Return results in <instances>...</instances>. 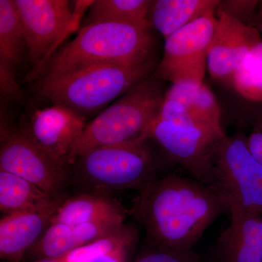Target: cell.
<instances>
[{"label":"cell","instance_id":"20","mask_svg":"<svg viewBox=\"0 0 262 262\" xmlns=\"http://www.w3.org/2000/svg\"><path fill=\"white\" fill-rule=\"evenodd\" d=\"M152 1L148 0H97L90 6L84 26L100 22L130 24L149 29V13Z\"/></svg>","mask_w":262,"mask_h":262},{"label":"cell","instance_id":"19","mask_svg":"<svg viewBox=\"0 0 262 262\" xmlns=\"http://www.w3.org/2000/svg\"><path fill=\"white\" fill-rule=\"evenodd\" d=\"M164 99L177 101L196 121L223 131L220 106L214 95L204 84H172Z\"/></svg>","mask_w":262,"mask_h":262},{"label":"cell","instance_id":"26","mask_svg":"<svg viewBox=\"0 0 262 262\" xmlns=\"http://www.w3.org/2000/svg\"><path fill=\"white\" fill-rule=\"evenodd\" d=\"M246 145L253 158L262 165V117L246 139Z\"/></svg>","mask_w":262,"mask_h":262},{"label":"cell","instance_id":"5","mask_svg":"<svg viewBox=\"0 0 262 262\" xmlns=\"http://www.w3.org/2000/svg\"><path fill=\"white\" fill-rule=\"evenodd\" d=\"M225 137L224 131L196 121L177 101L165 99L149 130V139H155L194 179L207 186L211 179L212 153Z\"/></svg>","mask_w":262,"mask_h":262},{"label":"cell","instance_id":"18","mask_svg":"<svg viewBox=\"0 0 262 262\" xmlns=\"http://www.w3.org/2000/svg\"><path fill=\"white\" fill-rule=\"evenodd\" d=\"M221 2L215 0H158L151 8V23L166 39L172 34L205 16L214 14Z\"/></svg>","mask_w":262,"mask_h":262},{"label":"cell","instance_id":"30","mask_svg":"<svg viewBox=\"0 0 262 262\" xmlns=\"http://www.w3.org/2000/svg\"><path fill=\"white\" fill-rule=\"evenodd\" d=\"M30 262H59L57 258H55V259H52V258H45V259H38L34 260V261H30Z\"/></svg>","mask_w":262,"mask_h":262},{"label":"cell","instance_id":"25","mask_svg":"<svg viewBox=\"0 0 262 262\" xmlns=\"http://www.w3.org/2000/svg\"><path fill=\"white\" fill-rule=\"evenodd\" d=\"M256 4V1H226L220 3L221 8L219 10L242 22V17L244 18L249 15L254 10Z\"/></svg>","mask_w":262,"mask_h":262},{"label":"cell","instance_id":"11","mask_svg":"<svg viewBox=\"0 0 262 262\" xmlns=\"http://www.w3.org/2000/svg\"><path fill=\"white\" fill-rule=\"evenodd\" d=\"M261 41L257 29L219 10L218 24L208 48L207 70L213 78L232 81L245 56Z\"/></svg>","mask_w":262,"mask_h":262},{"label":"cell","instance_id":"3","mask_svg":"<svg viewBox=\"0 0 262 262\" xmlns=\"http://www.w3.org/2000/svg\"><path fill=\"white\" fill-rule=\"evenodd\" d=\"M164 98L160 86L151 79L136 84L86 125L71 151L68 165L95 148L147 141Z\"/></svg>","mask_w":262,"mask_h":262},{"label":"cell","instance_id":"6","mask_svg":"<svg viewBox=\"0 0 262 262\" xmlns=\"http://www.w3.org/2000/svg\"><path fill=\"white\" fill-rule=\"evenodd\" d=\"M208 187L225 201L229 214L262 215V165L250 153L244 138L226 136L215 146Z\"/></svg>","mask_w":262,"mask_h":262},{"label":"cell","instance_id":"13","mask_svg":"<svg viewBox=\"0 0 262 262\" xmlns=\"http://www.w3.org/2000/svg\"><path fill=\"white\" fill-rule=\"evenodd\" d=\"M123 225L122 221L74 226L50 224L27 254L35 260L59 258L77 248L113 233Z\"/></svg>","mask_w":262,"mask_h":262},{"label":"cell","instance_id":"2","mask_svg":"<svg viewBox=\"0 0 262 262\" xmlns=\"http://www.w3.org/2000/svg\"><path fill=\"white\" fill-rule=\"evenodd\" d=\"M149 61L135 66L96 64L61 74H47L39 92L79 115L94 113L121 97L146 78L151 71Z\"/></svg>","mask_w":262,"mask_h":262},{"label":"cell","instance_id":"1","mask_svg":"<svg viewBox=\"0 0 262 262\" xmlns=\"http://www.w3.org/2000/svg\"><path fill=\"white\" fill-rule=\"evenodd\" d=\"M134 213L145 227L147 242L192 250L208 227L229 209L203 183L168 175L157 177L141 189Z\"/></svg>","mask_w":262,"mask_h":262},{"label":"cell","instance_id":"14","mask_svg":"<svg viewBox=\"0 0 262 262\" xmlns=\"http://www.w3.org/2000/svg\"><path fill=\"white\" fill-rule=\"evenodd\" d=\"M59 206L44 211L5 215L0 222L1 258L10 262H21L48 228Z\"/></svg>","mask_w":262,"mask_h":262},{"label":"cell","instance_id":"27","mask_svg":"<svg viewBox=\"0 0 262 262\" xmlns=\"http://www.w3.org/2000/svg\"><path fill=\"white\" fill-rule=\"evenodd\" d=\"M0 84L2 95H11L18 92L19 85L15 77L14 69L0 63Z\"/></svg>","mask_w":262,"mask_h":262},{"label":"cell","instance_id":"12","mask_svg":"<svg viewBox=\"0 0 262 262\" xmlns=\"http://www.w3.org/2000/svg\"><path fill=\"white\" fill-rule=\"evenodd\" d=\"M86 125L84 117L60 105L37 110L28 134L38 145L68 165L72 148Z\"/></svg>","mask_w":262,"mask_h":262},{"label":"cell","instance_id":"23","mask_svg":"<svg viewBox=\"0 0 262 262\" xmlns=\"http://www.w3.org/2000/svg\"><path fill=\"white\" fill-rule=\"evenodd\" d=\"M232 82L243 97L252 101H262V41L245 56Z\"/></svg>","mask_w":262,"mask_h":262},{"label":"cell","instance_id":"16","mask_svg":"<svg viewBox=\"0 0 262 262\" xmlns=\"http://www.w3.org/2000/svg\"><path fill=\"white\" fill-rule=\"evenodd\" d=\"M126 211L110 198L99 194H82L63 201L50 224L80 225L122 221Z\"/></svg>","mask_w":262,"mask_h":262},{"label":"cell","instance_id":"8","mask_svg":"<svg viewBox=\"0 0 262 262\" xmlns=\"http://www.w3.org/2000/svg\"><path fill=\"white\" fill-rule=\"evenodd\" d=\"M94 1H77L75 11L67 0H14L26 46L34 64H48L50 56L67 32L76 27L80 10Z\"/></svg>","mask_w":262,"mask_h":262},{"label":"cell","instance_id":"10","mask_svg":"<svg viewBox=\"0 0 262 262\" xmlns=\"http://www.w3.org/2000/svg\"><path fill=\"white\" fill-rule=\"evenodd\" d=\"M67 166L38 145L27 132L10 134L2 144L0 170L29 181L53 198L58 196L64 184Z\"/></svg>","mask_w":262,"mask_h":262},{"label":"cell","instance_id":"22","mask_svg":"<svg viewBox=\"0 0 262 262\" xmlns=\"http://www.w3.org/2000/svg\"><path fill=\"white\" fill-rule=\"evenodd\" d=\"M139 231L130 225H124L113 233L96 239L57 258L59 262H92L103 255L126 248H135Z\"/></svg>","mask_w":262,"mask_h":262},{"label":"cell","instance_id":"28","mask_svg":"<svg viewBox=\"0 0 262 262\" xmlns=\"http://www.w3.org/2000/svg\"><path fill=\"white\" fill-rule=\"evenodd\" d=\"M135 248H126L103 255L92 262H130L129 258Z\"/></svg>","mask_w":262,"mask_h":262},{"label":"cell","instance_id":"21","mask_svg":"<svg viewBox=\"0 0 262 262\" xmlns=\"http://www.w3.org/2000/svg\"><path fill=\"white\" fill-rule=\"evenodd\" d=\"M25 46L23 27L14 0H0V63L15 69Z\"/></svg>","mask_w":262,"mask_h":262},{"label":"cell","instance_id":"15","mask_svg":"<svg viewBox=\"0 0 262 262\" xmlns=\"http://www.w3.org/2000/svg\"><path fill=\"white\" fill-rule=\"evenodd\" d=\"M230 215L229 225L218 241L222 262H262V215Z\"/></svg>","mask_w":262,"mask_h":262},{"label":"cell","instance_id":"7","mask_svg":"<svg viewBox=\"0 0 262 262\" xmlns=\"http://www.w3.org/2000/svg\"><path fill=\"white\" fill-rule=\"evenodd\" d=\"M146 141L106 146L85 151L77 163L81 178L102 189H144L157 178Z\"/></svg>","mask_w":262,"mask_h":262},{"label":"cell","instance_id":"29","mask_svg":"<svg viewBox=\"0 0 262 262\" xmlns=\"http://www.w3.org/2000/svg\"><path fill=\"white\" fill-rule=\"evenodd\" d=\"M256 29H258V31L259 32L260 34H261L262 38V8L261 10H260L259 15H258V27Z\"/></svg>","mask_w":262,"mask_h":262},{"label":"cell","instance_id":"4","mask_svg":"<svg viewBox=\"0 0 262 262\" xmlns=\"http://www.w3.org/2000/svg\"><path fill=\"white\" fill-rule=\"evenodd\" d=\"M150 47L149 29L115 22L89 24L52 57L44 75L96 64H141L149 61Z\"/></svg>","mask_w":262,"mask_h":262},{"label":"cell","instance_id":"9","mask_svg":"<svg viewBox=\"0 0 262 262\" xmlns=\"http://www.w3.org/2000/svg\"><path fill=\"white\" fill-rule=\"evenodd\" d=\"M217 24L214 14L205 15L167 37L158 75L172 84L203 83Z\"/></svg>","mask_w":262,"mask_h":262},{"label":"cell","instance_id":"17","mask_svg":"<svg viewBox=\"0 0 262 262\" xmlns=\"http://www.w3.org/2000/svg\"><path fill=\"white\" fill-rule=\"evenodd\" d=\"M63 201L21 177L0 170V209L5 215L47 211L59 206Z\"/></svg>","mask_w":262,"mask_h":262},{"label":"cell","instance_id":"24","mask_svg":"<svg viewBox=\"0 0 262 262\" xmlns=\"http://www.w3.org/2000/svg\"><path fill=\"white\" fill-rule=\"evenodd\" d=\"M134 262H201V260L192 249H173L146 241Z\"/></svg>","mask_w":262,"mask_h":262}]
</instances>
